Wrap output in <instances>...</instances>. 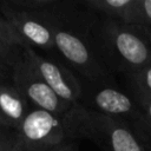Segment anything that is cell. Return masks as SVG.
Here are the masks:
<instances>
[{"label":"cell","instance_id":"cell-10","mask_svg":"<svg viewBox=\"0 0 151 151\" xmlns=\"http://www.w3.org/2000/svg\"><path fill=\"white\" fill-rule=\"evenodd\" d=\"M83 2L99 18L138 26V0H85Z\"/></svg>","mask_w":151,"mask_h":151},{"label":"cell","instance_id":"cell-13","mask_svg":"<svg viewBox=\"0 0 151 151\" xmlns=\"http://www.w3.org/2000/svg\"><path fill=\"white\" fill-rule=\"evenodd\" d=\"M138 26L151 31V0H138Z\"/></svg>","mask_w":151,"mask_h":151},{"label":"cell","instance_id":"cell-3","mask_svg":"<svg viewBox=\"0 0 151 151\" xmlns=\"http://www.w3.org/2000/svg\"><path fill=\"white\" fill-rule=\"evenodd\" d=\"M81 84L83 93L79 105L86 110L126 123L144 142L151 144V134L142 107L127 91H123L117 85L116 80L103 83L81 81Z\"/></svg>","mask_w":151,"mask_h":151},{"label":"cell","instance_id":"cell-6","mask_svg":"<svg viewBox=\"0 0 151 151\" xmlns=\"http://www.w3.org/2000/svg\"><path fill=\"white\" fill-rule=\"evenodd\" d=\"M24 53L40 77L60 99L73 106L80 104L83 93L81 80L65 63L59 59V57L55 58L42 54L27 44L24 45Z\"/></svg>","mask_w":151,"mask_h":151},{"label":"cell","instance_id":"cell-15","mask_svg":"<svg viewBox=\"0 0 151 151\" xmlns=\"http://www.w3.org/2000/svg\"><path fill=\"white\" fill-rule=\"evenodd\" d=\"M139 104V106L142 107L143 112H144V118L149 129V132L151 134V100L150 101H137Z\"/></svg>","mask_w":151,"mask_h":151},{"label":"cell","instance_id":"cell-12","mask_svg":"<svg viewBox=\"0 0 151 151\" xmlns=\"http://www.w3.org/2000/svg\"><path fill=\"white\" fill-rule=\"evenodd\" d=\"M124 78L126 81V91L136 101L151 100V61Z\"/></svg>","mask_w":151,"mask_h":151},{"label":"cell","instance_id":"cell-1","mask_svg":"<svg viewBox=\"0 0 151 151\" xmlns=\"http://www.w3.org/2000/svg\"><path fill=\"white\" fill-rule=\"evenodd\" d=\"M85 39L100 63L113 76H127L151 61L147 29L96 17Z\"/></svg>","mask_w":151,"mask_h":151},{"label":"cell","instance_id":"cell-7","mask_svg":"<svg viewBox=\"0 0 151 151\" xmlns=\"http://www.w3.org/2000/svg\"><path fill=\"white\" fill-rule=\"evenodd\" d=\"M9 79L29 103L31 107L51 111L54 113H66L73 105L60 99L53 90L45 83L28 59L24 57L13 67Z\"/></svg>","mask_w":151,"mask_h":151},{"label":"cell","instance_id":"cell-17","mask_svg":"<svg viewBox=\"0 0 151 151\" xmlns=\"http://www.w3.org/2000/svg\"><path fill=\"white\" fill-rule=\"evenodd\" d=\"M147 35H149V41H150V45H151V31L147 29Z\"/></svg>","mask_w":151,"mask_h":151},{"label":"cell","instance_id":"cell-18","mask_svg":"<svg viewBox=\"0 0 151 151\" xmlns=\"http://www.w3.org/2000/svg\"><path fill=\"white\" fill-rule=\"evenodd\" d=\"M2 79H5V78H2V77H1V76H0V80H2Z\"/></svg>","mask_w":151,"mask_h":151},{"label":"cell","instance_id":"cell-9","mask_svg":"<svg viewBox=\"0 0 151 151\" xmlns=\"http://www.w3.org/2000/svg\"><path fill=\"white\" fill-rule=\"evenodd\" d=\"M31 109L29 103L11 79L0 80V127L18 130Z\"/></svg>","mask_w":151,"mask_h":151},{"label":"cell","instance_id":"cell-11","mask_svg":"<svg viewBox=\"0 0 151 151\" xmlns=\"http://www.w3.org/2000/svg\"><path fill=\"white\" fill-rule=\"evenodd\" d=\"M25 42L12 26L0 15V76L9 79L15 64L24 57Z\"/></svg>","mask_w":151,"mask_h":151},{"label":"cell","instance_id":"cell-14","mask_svg":"<svg viewBox=\"0 0 151 151\" xmlns=\"http://www.w3.org/2000/svg\"><path fill=\"white\" fill-rule=\"evenodd\" d=\"M14 131L0 127V151H19L14 142Z\"/></svg>","mask_w":151,"mask_h":151},{"label":"cell","instance_id":"cell-4","mask_svg":"<svg viewBox=\"0 0 151 151\" xmlns=\"http://www.w3.org/2000/svg\"><path fill=\"white\" fill-rule=\"evenodd\" d=\"M79 139H90L101 151H151V144L144 142L126 123L86 110L79 105Z\"/></svg>","mask_w":151,"mask_h":151},{"label":"cell","instance_id":"cell-8","mask_svg":"<svg viewBox=\"0 0 151 151\" xmlns=\"http://www.w3.org/2000/svg\"><path fill=\"white\" fill-rule=\"evenodd\" d=\"M0 15L12 26L20 39L37 51L47 55L55 52L54 26L46 18L13 7L8 1L0 2Z\"/></svg>","mask_w":151,"mask_h":151},{"label":"cell","instance_id":"cell-5","mask_svg":"<svg viewBox=\"0 0 151 151\" xmlns=\"http://www.w3.org/2000/svg\"><path fill=\"white\" fill-rule=\"evenodd\" d=\"M54 44L59 59L81 81L103 83L116 80L114 76L97 58L84 34L63 26H54Z\"/></svg>","mask_w":151,"mask_h":151},{"label":"cell","instance_id":"cell-2","mask_svg":"<svg viewBox=\"0 0 151 151\" xmlns=\"http://www.w3.org/2000/svg\"><path fill=\"white\" fill-rule=\"evenodd\" d=\"M79 105L66 113L32 107L13 132L19 151H51L66 142L79 139Z\"/></svg>","mask_w":151,"mask_h":151},{"label":"cell","instance_id":"cell-16","mask_svg":"<svg viewBox=\"0 0 151 151\" xmlns=\"http://www.w3.org/2000/svg\"><path fill=\"white\" fill-rule=\"evenodd\" d=\"M51 151H79V149L74 142H66V143L52 149Z\"/></svg>","mask_w":151,"mask_h":151}]
</instances>
